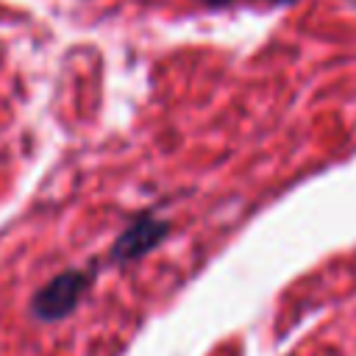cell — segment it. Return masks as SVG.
Here are the masks:
<instances>
[{
    "mask_svg": "<svg viewBox=\"0 0 356 356\" xmlns=\"http://www.w3.org/2000/svg\"><path fill=\"white\" fill-rule=\"evenodd\" d=\"M89 284V275L86 273H78V270H67L61 275H56L47 286L39 289V295L33 298V312L42 317V320H56V317H64L75 303L78 298L83 295Z\"/></svg>",
    "mask_w": 356,
    "mask_h": 356,
    "instance_id": "1",
    "label": "cell"
},
{
    "mask_svg": "<svg viewBox=\"0 0 356 356\" xmlns=\"http://www.w3.org/2000/svg\"><path fill=\"white\" fill-rule=\"evenodd\" d=\"M167 234V222L161 220H153V217H142L136 220L117 242H114V259L120 261H128V259H136L142 253H147L150 248H156Z\"/></svg>",
    "mask_w": 356,
    "mask_h": 356,
    "instance_id": "2",
    "label": "cell"
},
{
    "mask_svg": "<svg viewBox=\"0 0 356 356\" xmlns=\"http://www.w3.org/2000/svg\"><path fill=\"white\" fill-rule=\"evenodd\" d=\"M203 6H231V3H242V0H197ZM245 3H253V0H245ZM256 3H270V6H286L292 0H256Z\"/></svg>",
    "mask_w": 356,
    "mask_h": 356,
    "instance_id": "3",
    "label": "cell"
}]
</instances>
